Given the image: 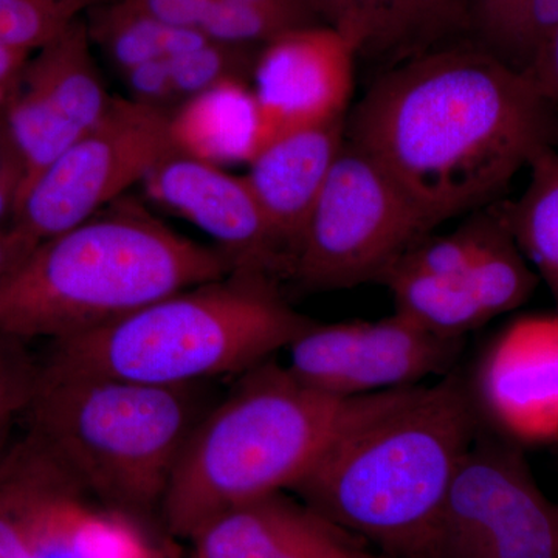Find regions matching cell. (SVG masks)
<instances>
[{
  "mask_svg": "<svg viewBox=\"0 0 558 558\" xmlns=\"http://www.w3.org/2000/svg\"><path fill=\"white\" fill-rule=\"evenodd\" d=\"M259 49L207 39L189 50L140 65L121 78L131 98L171 113L222 81H252Z\"/></svg>",
  "mask_w": 558,
  "mask_h": 558,
  "instance_id": "ffe728a7",
  "label": "cell"
},
{
  "mask_svg": "<svg viewBox=\"0 0 558 558\" xmlns=\"http://www.w3.org/2000/svg\"><path fill=\"white\" fill-rule=\"evenodd\" d=\"M293 27L296 25L271 11L234 0H215L201 33L215 43L260 47Z\"/></svg>",
  "mask_w": 558,
  "mask_h": 558,
  "instance_id": "4316f807",
  "label": "cell"
},
{
  "mask_svg": "<svg viewBox=\"0 0 558 558\" xmlns=\"http://www.w3.org/2000/svg\"><path fill=\"white\" fill-rule=\"evenodd\" d=\"M174 153L170 113L113 97L101 119L22 191L11 226L35 244L50 240L120 201Z\"/></svg>",
  "mask_w": 558,
  "mask_h": 558,
  "instance_id": "ba28073f",
  "label": "cell"
},
{
  "mask_svg": "<svg viewBox=\"0 0 558 558\" xmlns=\"http://www.w3.org/2000/svg\"><path fill=\"white\" fill-rule=\"evenodd\" d=\"M465 385L490 435L520 449L558 444V311L499 330Z\"/></svg>",
  "mask_w": 558,
  "mask_h": 558,
  "instance_id": "7c38bea8",
  "label": "cell"
},
{
  "mask_svg": "<svg viewBox=\"0 0 558 558\" xmlns=\"http://www.w3.org/2000/svg\"><path fill=\"white\" fill-rule=\"evenodd\" d=\"M35 242L14 229L13 226L0 227V278L5 277L28 253L36 247Z\"/></svg>",
  "mask_w": 558,
  "mask_h": 558,
  "instance_id": "d6a6232c",
  "label": "cell"
},
{
  "mask_svg": "<svg viewBox=\"0 0 558 558\" xmlns=\"http://www.w3.org/2000/svg\"><path fill=\"white\" fill-rule=\"evenodd\" d=\"M527 75L558 106V31Z\"/></svg>",
  "mask_w": 558,
  "mask_h": 558,
  "instance_id": "1f68e13d",
  "label": "cell"
},
{
  "mask_svg": "<svg viewBox=\"0 0 558 558\" xmlns=\"http://www.w3.org/2000/svg\"><path fill=\"white\" fill-rule=\"evenodd\" d=\"M519 3L520 0H472L473 27L486 40L484 49L499 53Z\"/></svg>",
  "mask_w": 558,
  "mask_h": 558,
  "instance_id": "f546056e",
  "label": "cell"
},
{
  "mask_svg": "<svg viewBox=\"0 0 558 558\" xmlns=\"http://www.w3.org/2000/svg\"><path fill=\"white\" fill-rule=\"evenodd\" d=\"M347 134L436 227L558 149V106L492 51L453 44L381 75Z\"/></svg>",
  "mask_w": 558,
  "mask_h": 558,
  "instance_id": "6da1fadb",
  "label": "cell"
},
{
  "mask_svg": "<svg viewBox=\"0 0 558 558\" xmlns=\"http://www.w3.org/2000/svg\"><path fill=\"white\" fill-rule=\"evenodd\" d=\"M432 229L380 165L344 140L307 220L290 277L310 290L379 282Z\"/></svg>",
  "mask_w": 558,
  "mask_h": 558,
  "instance_id": "52a82bcc",
  "label": "cell"
},
{
  "mask_svg": "<svg viewBox=\"0 0 558 558\" xmlns=\"http://www.w3.org/2000/svg\"><path fill=\"white\" fill-rule=\"evenodd\" d=\"M11 451L33 558H167L140 520L92 497L31 435Z\"/></svg>",
  "mask_w": 558,
  "mask_h": 558,
  "instance_id": "4fadbf2b",
  "label": "cell"
},
{
  "mask_svg": "<svg viewBox=\"0 0 558 558\" xmlns=\"http://www.w3.org/2000/svg\"><path fill=\"white\" fill-rule=\"evenodd\" d=\"M344 135L347 120L290 132L260 149L248 163L244 178L292 267Z\"/></svg>",
  "mask_w": 558,
  "mask_h": 558,
  "instance_id": "e0dca14e",
  "label": "cell"
},
{
  "mask_svg": "<svg viewBox=\"0 0 558 558\" xmlns=\"http://www.w3.org/2000/svg\"><path fill=\"white\" fill-rule=\"evenodd\" d=\"M233 270L220 250L121 197L40 242L0 278V333L27 343L81 336Z\"/></svg>",
  "mask_w": 558,
  "mask_h": 558,
  "instance_id": "3957f363",
  "label": "cell"
},
{
  "mask_svg": "<svg viewBox=\"0 0 558 558\" xmlns=\"http://www.w3.org/2000/svg\"><path fill=\"white\" fill-rule=\"evenodd\" d=\"M481 432L465 377L360 396L292 488L388 558H432L447 492Z\"/></svg>",
  "mask_w": 558,
  "mask_h": 558,
  "instance_id": "7a4b0ae2",
  "label": "cell"
},
{
  "mask_svg": "<svg viewBox=\"0 0 558 558\" xmlns=\"http://www.w3.org/2000/svg\"><path fill=\"white\" fill-rule=\"evenodd\" d=\"M359 399L315 391L274 359L238 376L202 417L179 459L160 509L168 532L189 539L223 510L292 490Z\"/></svg>",
  "mask_w": 558,
  "mask_h": 558,
  "instance_id": "8992f818",
  "label": "cell"
},
{
  "mask_svg": "<svg viewBox=\"0 0 558 558\" xmlns=\"http://www.w3.org/2000/svg\"><path fill=\"white\" fill-rule=\"evenodd\" d=\"M108 0H0V47L35 53Z\"/></svg>",
  "mask_w": 558,
  "mask_h": 558,
  "instance_id": "cb8c5ba5",
  "label": "cell"
},
{
  "mask_svg": "<svg viewBox=\"0 0 558 558\" xmlns=\"http://www.w3.org/2000/svg\"><path fill=\"white\" fill-rule=\"evenodd\" d=\"M207 385L159 387L38 362L27 435L92 497L142 520L161 509L194 428L218 400Z\"/></svg>",
  "mask_w": 558,
  "mask_h": 558,
  "instance_id": "5b68a950",
  "label": "cell"
},
{
  "mask_svg": "<svg viewBox=\"0 0 558 558\" xmlns=\"http://www.w3.org/2000/svg\"><path fill=\"white\" fill-rule=\"evenodd\" d=\"M0 558H33L25 523L24 490L11 447L0 461Z\"/></svg>",
  "mask_w": 558,
  "mask_h": 558,
  "instance_id": "f1b7e54d",
  "label": "cell"
},
{
  "mask_svg": "<svg viewBox=\"0 0 558 558\" xmlns=\"http://www.w3.org/2000/svg\"><path fill=\"white\" fill-rule=\"evenodd\" d=\"M498 226V216H481L449 236L418 241L396 266L432 277H464L480 258Z\"/></svg>",
  "mask_w": 558,
  "mask_h": 558,
  "instance_id": "d4e9b609",
  "label": "cell"
},
{
  "mask_svg": "<svg viewBox=\"0 0 558 558\" xmlns=\"http://www.w3.org/2000/svg\"><path fill=\"white\" fill-rule=\"evenodd\" d=\"M189 542L191 558H388L286 492L223 510Z\"/></svg>",
  "mask_w": 558,
  "mask_h": 558,
  "instance_id": "2e32d148",
  "label": "cell"
},
{
  "mask_svg": "<svg viewBox=\"0 0 558 558\" xmlns=\"http://www.w3.org/2000/svg\"><path fill=\"white\" fill-rule=\"evenodd\" d=\"M558 31V0H520L497 57L527 73Z\"/></svg>",
  "mask_w": 558,
  "mask_h": 558,
  "instance_id": "83f0119b",
  "label": "cell"
},
{
  "mask_svg": "<svg viewBox=\"0 0 558 558\" xmlns=\"http://www.w3.org/2000/svg\"><path fill=\"white\" fill-rule=\"evenodd\" d=\"M84 21L92 46L120 76L207 40L201 32L156 20L134 0H108L87 11Z\"/></svg>",
  "mask_w": 558,
  "mask_h": 558,
  "instance_id": "44dd1931",
  "label": "cell"
},
{
  "mask_svg": "<svg viewBox=\"0 0 558 558\" xmlns=\"http://www.w3.org/2000/svg\"><path fill=\"white\" fill-rule=\"evenodd\" d=\"M234 2L247 3V5L271 11V13L279 14L284 20L292 22L296 27L319 24L304 0H234Z\"/></svg>",
  "mask_w": 558,
  "mask_h": 558,
  "instance_id": "836d02e7",
  "label": "cell"
},
{
  "mask_svg": "<svg viewBox=\"0 0 558 558\" xmlns=\"http://www.w3.org/2000/svg\"><path fill=\"white\" fill-rule=\"evenodd\" d=\"M432 558H558V510L523 449L476 436L451 481Z\"/></svg>",
  "mask_w": 558,
  "mask_h": 558,
  "instance_id": "9c48e42d",
  "label": "cell"
},
{
  "mask_svg": "<svg viewBox=\"0 0 558 558\" xmlns=\"http://www.w3.org/2000/svg\"><path fill=\"white\" fill-rule=\"evenodd\" d=\"M38 376L27 341L0 333V461L14 440L13 429L24 421Z\"/></svg>",
  "mask_w": 558,
  "mask_h": 558,
  "instance_id": "484cf974",
  "label": "cell"
},
{
  "mask_svg": "<svg viewBox=\"0 0 558 558\" xmlns=\"http://www.w3.org/2000/svg\"><path fill=\"white\" fill-rule=\"evenodd\" d=\"M557 510H558V502H557Z\"/></svg>",
  "mask_w": 558,
  "mask_h": 558,
  "instance_id": "d590c367",
  "label": "cell"
},
{
  "mask_svg": "<svg viewBox=\"0 0 558 558\" xmlns=\"http://www.w3.org/2000/svg\"><path fill=\"white\" fill-rule=\"evenodd\" d=\"M319 24L359 54L399 62L458 44L473 27L472 0H304Z\"/></svg>",
  "mask_w": 558,
  "mask_h": 558,
  "instance_id": "ac0fdd59",
  "label": "cell"
},
{
  "mask_svg": "<svg viewBox=\"0 0 558 558\" xmlns=\"http://www.w3.org/2000/svg\"><path fill=\"white\" fill-rule=\"evenodd\" d=\"M0 135H2V132H0Z\"/></svg>",
  "mask_w": 558,
  "mask_h": 558,
  "instance_id": "8d00e7d4",
  "label": "cell"
},
{
  "mask_svg": "<svg viewBox=\"0 0 558 558\" xmlns=\"http://www.w3.org/2000/svg\"><path fill=\"white\" fill-rule=\"evenodd\" d=\"M175 148L208 163H250L263 148L255 92L248 80L230 78L170 113Z\"/></svg>",
  "mask_w": 558,
  "mask_h": 558,
  "instance_id": "d6986e66",
  "label": "cell"
},
{
  "mask_svg": "<svg viewBox=\"0 0 558 558\" xmlns=\"http://www.w3.org/2000/svg\"><path fill=\"white\" fill-rule=\"evenodd\" d=\"M286 351V368L296 379L323 395L351 399L447 376L461 340L433 336L395 312L377 322H315Z\"/></svg>",
  "mask_w": 558,
  "mask_h": 558,
  "instance_id": "8fae6325",
  "label": "cell"
},
{
  "mask_svg": "<svg viewBox=\"0 0 558 558\" xmlns=\"http://www.w3.org/2000/svg\"><path fill=\"white\" fill-rule=\"evenodd\" d=\"M31 54L0 47V116Z\"/></svg>",
  "mask_w": 558,
  "mask_h": 558,
  "instance_id": "e575fe53",
  "label": "cell"
},
{
  "mask_svg": "<svg viewBox=\"0 0 558 558\" xmlns=\"http://www.w3.org/2000/svg\"><path fill=\"white\" fill-rule=\"evenodd\" d=\"M527 170L526 190L498 216L558 311V149L546 150Z\"/></svg>",
  "mask_w": 558,
  "mask_h": 558,
  "instance_id": "603a6c76",
  "label": "cell"
},
{
  "mask_svg": "<svg viewBox=\"0 0 558 558\" xmlns=\"http://www.w3.org/2000/svg\"><path fill=\"white\" fill-rule=\"evenodd\" d=\"M379 282L391 292L396 312L433 336L461 340L490 322L468 274L432 277L395 264Z\"/></svg>",
  "mask_w": 558,
  "mask_h": 558,
  "instance_id": "7402d4cb",
  "label": "cell"
},
{
  "mask_svg": "<svg viewBox=\"0 0 558 558\" xmlns=\"http://www.w3.org/2000/svg\"><path fill=\"white\" fill-rule=\"evenodd\" d=\"M150 16L172 27L201 32L215 0H134Z\"/></svg>",
  "mask_w": 558,
  "mask_h": 558,
  "instance_id": "4dcf8cb0",
  "label": "cell"
},
{
  "mask_svg": "<svg viewBox=\"0 0 558 558\" xmlns=\"http://www.w3.org/2000/svg\"><path fill=\"white\" fill-rule=\"evenodd\" d=\"M357 57L351 40L325 24L289 28L260 46L252 73L260 149L290 132L344 120Z\"/></svg>",
  "mask_w": 558,
  "mask_h": 558,
  "instance_id": "5bb4252c",
  "label": "cell"
},
{
  "mask_svg": "<svg viewBox=\"0 0 558 558\" xmlns=\"http://www.w3.org/2000/svg\"><path fill=\"white\" fill-rule=\"evenodd\" d=\"M314 323L290 306L277 279L236 269L102 328L51 340L39 363L61 373L159 387L208 384L274 359Z\"/></svg>",
  "mask_w": 558,
  "mask_h": 558,
  "instance_id": "277c9868",
  "label": "cell"
},
{
  "mask_svg": "<svg viewBox=\"0 0 558 558\" xmlns=\"http://www.w3.org/2000/svg\"><path fill=\"white\" fill-rule=\"evenodd\" d=\"M142 185L150 201L207 233L234 269L260 271L275 279L292 274V260L244 175L174 153Z\"/></svg>",
  "mask_w": 558,
  "mask_h": 558,
  "instance_id": "9a60e30c",
  "label": "cell"
},
{
  "mask_svg": "<svg viewBox=\"0 0 558 558\" xmlns=\"http://www.w3.org/2000/svg\"><path fill=\"white\" fill-rule=\"evenodd\" d=\"M112 98L84 17L31 54L0 116L3 149L20 172L17 199L101 119Z\"/></svg>",
  "mask_w": 558,
  "mask_h": 558,
  "instance_id": "30bf717a",
  "label": "cell"
}]
</instances>
